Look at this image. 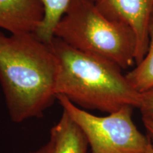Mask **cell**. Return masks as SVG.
Here are the masks:
<instances>
[{"label":"cell","instance_id":"1","mask_svg":"<svg viewBox=\"0 0 153 153\" xmlns=\"http://www.w3.org/2000/svg\"><path fill=\"white\" fill-rule=\"evenodd\" d=\"M57 72L51 43L35 33H0V85L14 123L41 117L56 100Z\"/></svg>","mask_w":153,"mask_h":153},{"label":"cell","instance_id":"2","mask_svg":"<svg viewBox=\"0 0 153 153\" xmlns=\"http://www.w3.org/2000/svg\"><path fill=\"white\" fill-rule=\"evenodd\" d=\"M51 45L57 62L56 97L64 96L79 108L107 114L125 106L138 108L141 94L118 65L72 48L57 38Z\"/></svg>","mask_w":153,"mask_h":153},{"label":"cell","instance_id":"3","mask_svg":"<svg viewBox=\"0 0 153 153\" xmlns=\"http://www.w3.org/2000/svg\"><path fill=\"white\" fill-rule=\"evenodd\" d=\"M54 37L72 48L111 61L121 70L135 63L133 30L105 16L93 0H71L55 26Z\"/></svg>","mask_w":153,"mask_h":153},{"label":"cell","instance_id":"4","mask_svg":"<svg viewBox=\"0 0 153 153\" xmlns=\"http://www.w3.org/2000/svg\"><path fill=\"white\" fill-rule=\"evenodd\" d=\"M56 100L83 132L91 153L146 152L150 140L134 123L133 107L125 106L106 116H98L76 106L64 96H57Z\"/></svg>","mask_w":153,"mask_h":153},{"label":"cell","instance_id":"5","mask_svg":"<svg viewBox=\"0 0 153 153\" xmlns=\"http://www.w3.org/2000/svg\"><path fill=\"white\" fill-rule=\"evenodd\" d=\"M105 16L128 26L136 41L135 64L146 54L149 43V25L153 14V0H95Z\"/></svg>","mask_w":153,"mask_h":153},{"label":"cell","instance_id":"6","mask_svg":"<svg viewBox=\"0 0 153 153\" xmlns=\"http://www.w3.org/2000/svg\"><path fill=\"white\" fill-rule=\"evenodd\" d=\"M44 14L42 0H0V28L10 34L36 33Z\"/></svg>","mask_w":153,"mask_h":153},{"label":"cell","instance_id":"7","mask_svg":"<svg viewBox=\"0 0 153 153\" xmlns=\"http://www.w3.org/2000/svg\"><path fill=\"white\" fill-rule=\"evenodd\" d=\"M51 153H87L88 143L79 126L63 111L58 122L51 130Z\"/></svg>","mask_w":153,"mask_h":153},{"label":"cell","instance_id":"8","mask_svg":"<svg viewBox=\"0 0 153 153\" xmlns=\"http://www.w3.org/2000/svg\"><path fill=\"white\" fill-rule=\"evenodd\" d=\"M148 35V48L145 57L126 74L131 85L140 94L153 89V15L149 25Z\"/></svg>","mask_w":153,"mask_h":153},{"label":"cell","instance_id":"9","mask_svg":"<svg viewBox=\"0 0 153 153\" xmlns=\"http://www.w3.org/2000/svg\"><path fill=\"white\" fill-rule=\"evenodd\" d=\"M71 0H42L45 14L36 34L40 39L51 43L54 38V30L68 9ZM95 1V0H93Z\"/></svg>","mask_w":153,"mask_h":153},{"label":"cell","instance_id":"10","mask_svg":"<svg viewBox=\"0 0 153 153\" xmlns=\"http://www.w3.org/2000/svg\"><path fill=\"white\" fill-rule=\"evenodd\" d=\"M138 109L143 118L153 120V89L141 94Z\"/></svg>","mask_w":153,"mask_h":153},{"label":"cell","instance_id":"11","mask_svg":"<svg viewBox=\"0 0 153 153\" xmlns=\"http://www.w3.org/2000/svg\"><path fill=\"white\" fill-rule=\"evenodd\" d=\"M143 121L145 129H146L147 135H148L150 144L153 148V120L143 118Z\"/></svg>","mask_w":153,"mask_h":153},{"label":"cell","instance_id":"12","mask_svg":"<svg viewBox=\"0 0 153 153\" xmlns=\"http://www.w3.org/2000/svg\"><path fill=\"white\" fill-rule=\"evenodd\" d=\"M51 151H52V143L49 139V140L45 145L30 153H51Z\"/></svg>","mask_w":153,"mask_h":153},{"label":"cell","instance_id":"13","mask_svg":"<svg viewBox=\"0 0 153 153\" xmlns=\"http://www.w3.org/2000/svg\"><path fill=\"white\" fill-rule=\"evenodd\" d=\"M145 153H153V148H152V145H151L150 143V144H149V145H148V149H147L146 152H145Z\"/></svg>","mask_w":153,"mask_h":153},{"label":"cell","instance_id":"14","mask_svg":"<svg viewBox=\"0 0 153 153\" xmlns=\"http://www.w3.org/2000/svg\"><path fill=\"white\" fill-rule=\"evenodd\" d=\"M152 15H153V14H152Z\"/></svg>","mask_w":153,"mask_h":153}]
</instances>
